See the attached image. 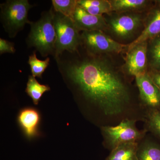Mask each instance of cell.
I'll return each mask as SVG.
<instances>
[{
  "instance_id": "obj_1",
  "label": "cell",
  "mask_w": 160,
  "mask_h": 160,
  "mask_svg": "<svg viewBox=\"0 0 160 160\" xmlns=\"http://www.w3.org/2000/svg\"><path fill=\"white\" fill-rule=\"evenodd\" d=\"M83 48L84 53L79 48L75 52H69V56L62 54L56 59L59 70L86 101L104 114L112 117L122 114L132 100L122 66H118L113 55L93 54Z\"/></svg>"
},
{
  "instance_id": "obj_2",
  "label": "cell",
  "mask_w": 160,
  "mask_h": 160,
  "mask_svg": "<svg viewBox=\"0 0 160 160\" xmlns=\"http://www.w3.org/2000/svg\"><path fill=\"white\" fill-rule=\"evenodd\" d=\"M147 12H112L104 15L107 23L105 33L118 42L130 44L142 32Z\"/></svg>"
},
{
  "instance_id": "obj_3",
  "label": "cell",
  "mask_w": 160,
  "mask_h": 160,
  "mask_svg": "<svg viewBox=\"0 0 160 160\" xmlns=\"http://www.w3.org/2000/svg\"><path fill=\"white\" fill-rule=\"evenodd\" d=\"M54 12L52 8L43 13L38 22L30 24L31 30L28 38L30 47H34L43 57L54 55L56 32L54 26Z\"/></svg>"
},
{
  "instance_id": "obj_4",
  "label": "cell",
  "mask_w": 160,
  "mask_h": 160,
  "mask_svg": "<svg viewBox=\"0 0 160 160\" xmlns=\"http://www.w3.org/2000/svg\"><path fill=\"white\" fill-rule=\"evenodd\" d=\"M136 122L137 120L126 118L117 126H102L101 131L105 147L112 151L124 143L139 142L148 132L145 129L139 130L136 126Z\"/></svg>"
},
{
  "instance_id": "obj_5",
  "label": "cell",
  "mask_w": 160,
  "mask_h": 160,
  "mask_svg": "<svg viewBox=\"0 0 160 160\" xmlns=\"http://www.w3.org/2000/svg\"><path fill=\"white\" fill-rule=\"evenodd\" d=\"M53 22L57 37L55 59L66 51L71 53L77 51L82 45V38L73 21L55 12Z\"/></svg>"
},
{
  "instance_id": "obj_6",
  "label": "cell",
  "mask_w": 160,
  "mask_h": 160,
  "mask_svg": "<svg viewBox=\"0 0 160 160\" xmlns=\"http://www.w3.org/2000/svg\"><path fill=\"white\" fill-rule=\"evenodd\" d=\"M32 6L27 0L7 1L1 6V18L5 30L13 38L26 23H32L28 18V12Z\"/></svg>"
},
{
  "instance_id": "obj_7",
  "label": "cell",
  "mask_w": 160,
  "mask_h": 160,
  "mask_svg": "<svg viewBox=\"0 0 160 160\" xmlns=\"http://www.w3.org/2000/svg\"><path fill=\"white\" fill-rule=\"evenodd\" d=\"M81 38L82 46L93 54L118 55L126 53L128 47V45L118 42L103 31H83Z\"/></svg>"
},
{
  "instance_id": "obj_8",
  "label": "cell",
  "mask_w": 160,
  "mask_h": 160,
  "mask_svg": "<svg viewBox=\"0 0 160 160\" xmlns=\"http://www.w3.org/2000/svg\"><path fill=\"white\" fill-rule=\"evenodd\" d=\"M147 50V41L127 50L123 57L122 69L127 77L135 78L148 72Z\"/></svg>"
},
{
  "instance_id": "obj_9",
  "label": "cell",
  "mask_w": 160,
  "mask_h": 160,
  "mask_svg": "<svg viewBox=\"0 0 160 160\" xmlns=\"http://www.w3.org/2000/svg\"><path fill=\"white\" fill-rule=\"evenodd\" d=\"M135 78L142 104L146 109H160V91L148 72Z\"/></svg>"
},
{
  "instance_id": "obj_10",
  "label": "cell",
  "mask_w": 160,
  "mask_h": 160,
  "mask_svg": "<svg viewBox=\"0 0 160 160\" xmlns=\"http://www.w3.org/2000/svg\"><path fill=\"white\" fill-rule=\"evenodd\" d=\"M73 21L79 31H101L106 32L107 23L104 16H95L87 12L78 5Z\"/></svg>"
},
{
  "instance_id": "obj_11",
  "label": "cell",
  "mask_w": 160,
  "mask_h": 160,
  "mask_svg": "<svg viewBox=\"0 0 160 160\" xmlns=\"http://www.w3.org/2000/svg\"><path fill=\"white\" fill-rule=\"evenodd\" d=\"M160 33V6L154 3L146 15L142 32L138 38L128 45L127 50L140 43L147 42Z\"/></svg>"
},
{
  "instance_id": "obj_12",
  "label": "cell",
  "mask_w": 160,
  "mask_h": 160,
  "mask_svg": "<svg viewBox=\"0 0 160 160\" xmlns=\"http://www.w3.org/2000/svg\"><path fill=\"white\" fill-rule=\"evenodd\" d=\"M18 121L28 139H31L38 135L40 115L37 109L30 107L22 109L18 115Z\"/></svg>"
},
{
  "instance_id": "obj_13",
  "label": "cell",
  "mask_w": 160,
  "mask_h": 160,
  "mask_svg": "<svg viewBox=\"0 0 160 160\" xmlns=\"http://www.w3.org/2000/svg\"><path fill=\"white\" fill-rule=\"evenodd\" d=\"M112 12H147L154 5L149 0H109Z\"/></svg>"
},
{
  "instance_id": "obj_14",
  "label": "cell",
  "mask_w": 160,
  "mask_h": 160,
  "mask_svg": "<svg viewBox=\"0 0 160 160\" xmlns=\"http://www.w3.org/2000/svg\"><path fill=\"white\" fill-rule=\"evenodd\" d=\"M137 156L138 160H160V141L144 138L139 142Z\"/></svg>"
},
{
  "instance_id": "obj_15",
  "label": "cell",
  "mask_w": 160,
  "mask_h": 160,
  "mask_svg": "<svg viewBox=\"0 0 160 160\" xmlns=\"http://www.w3.org/2000/svg\"><path fill=\"white\" fill-rule=\"evenodd\" d=\"M139 142L124 143L112 150L106 160H138Z\"/></svg>"
},
{
  "instance_id": "obj_16",
  "label": "cell",
  "mask_w": 160,
  "mask_h": 160,
  "mask_svg": "<svg viewBox=\"0 0 160 160\" xmlns=\"http://www.w3.org/2000/svg\"><path fill=\"white\" fill-rule=\"evenodd\" d=\"M78 6L95 16H104L112 12L109 0H78Z\"/></svg>"
},
{
  "instance_id": "obj_17",
  "label": "cell",
  "mask_w": 160,
  "mask_h": 160,
  "mask_svg": "<svg viewBox=\"0 0 160 160\" xmlns=\"http://www.w3.org/2000/svg\"><path fill=\"white\" fill-rule=\"evenodd\" d=\"M148 70L160 71V33L147 41Z\"/></svg>"
},
{
  "instance_id": "obj_18",
  "label": "cell",
  "mask_w": 160,
  "mask_h": 160,
  "mask_svg": "<svg viewBox=\"0 0 160 160\" xmlns=\"http://www.w3.org/2000/svg\"><path fill=\"white\" fill-rule=\"evenodd\" d=\"M145 129L160 141V109H146Z\"/></svg>"
},
{
  "instance_id": "obj_19",
  "label": "cell",
  "mask_w": 160,
  "mask_h": 160,
  "mask_svg": "<svg viewBox=\"0 0 160 160\" xmlns=\"http://www.w3.org/2000/svg\"><path fill=\"white\" fill-rule=\"evenodd\" d=\"M50 89L49 86L41 85L36 79L35 78L32 76H29L26 91L31 98L35 105H38L42 95L46 92L49 91Z\"/></svg>"
},
{
  "instance_id": "obj_20",
  "label": "cell",
  "mask_w": 160,
  "mask_h": 160,
  "mask_svg": "<svg viewBox=\"0 0 160 160\" xmlns=\"http://www.w3.org/2000/svg\"><path fill=\"white\" fill-rule=\"evenodd\" d=\"M52 6L56 12H59L73 21L78 0H52Z\"/></svg>"
},
{
  "instance_id": "obj_21",
  "label": "cell",
  "mask_w": 160,
  "mask_h": 160,
  "mask_svg": "<svg viewBox=\"0 0 160 160\" xmlns=\"http://www.w3.org/2000/svg\"><path fill=\"white\" fill-rule=\"evenodd\" d=\"M50 59L47 58L44 61L39 60L37 58L36 52L29 57L28 63L30 66L32 76L34 77L42 78L43 72L49 65Z\"/></svg>"
},
{
  "instance_id": "obj_22",
  "label": "cell",
  "mask_w": 160,
  "mask_h": 160,
  "mask_svg": "<svg viewBox=\"0 0 160 160\" xmlns=\"http://www.w3.org/2000/svg\"><path fill=\"white\" fill-rule=\"evenodd\" d=\"M15 52L14 44L10 42L7 40L0 39V53L1 54L4 53H14Z\"/></svg>"
},
{
  "instance_id": "obj_23",
  "label": "cell",
  "mask_w": 160,
  "mask_h": 160,
  "mask_svg": "<svg viewBox=\"0 0 160 160\" xmlns=\"http://www.w3.org/2000/svg\"><path fill=\"white\" fill-rule=\"evenodd\" d=\"M147 72L160 91V71L150 70Z\"/></svg>"
},
{
  "instance_id": "obj_24",
  "label": "cell",
  "mask_w": 160,
  "mask_h": 160,
  "mask_svg": "<svg viewBox=\"0 0 160 160\" xmlns=\"http://www.w3.org/2000/svg\"><path fill=\"white\" fill-rule=\"evenodd\" d=\"M154 1L155 4L160 6V0H156V1Z\"/></svg>"
}]
</instances>
